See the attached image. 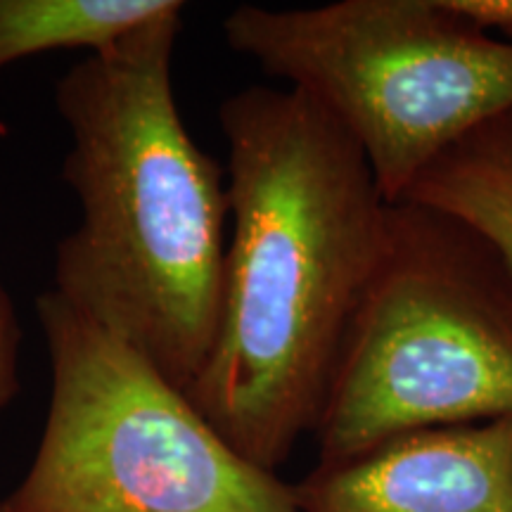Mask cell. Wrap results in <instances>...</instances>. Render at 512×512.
Wrapping results in <instances>:
<instances>
[{"instance_id": "6da1fadb", "label": "cell", "mask_w": 512, "mask_h": 512, "mask_svg": "<svg viewBox=\"0 0 512 512\" xmlns=\"http://www.w3.org/2000/svg\"><path fill=\"white\" fill-rule=\"evenodd\" d=\"M219 124L233 233L219 328L185 394L273 472L316 430L392 204L354 138L302 91L249 86L221 102Z\"/></svg>"}, {"instance_id": "7a4b0ae2", "label": "cell", "mask_w": 512, "mask_h": 512, "mask_svg": "<svg viewBox=\"0 0 512 512\" xmlns=\"http://www.w3.org/2000/svg\"><path fill=\"white\" fill-rule=\"evenodd\" d=\"M183 10L176 0L55 83L81 221L57 242L53 292L185 392L219 328L230 204L226 171L178 112Z\"/></svg>"}, {"instance_id": "3957f363", "label": "cell", "mask_w": 512, "mask_h": 512, "mask_svg": "<svg viewBox=\"0 0 512 512\" xmlns=\"http://www.w3.org/2000/svg\"><path fill=\"white\" fill-rule=\"evenodd\" d=\"M512 418V266L456 214L389 207L387 235L344 339L318 467L396 437Z\"/></svg>"}, {"instance_id": "277c9868", "label": "cell", "mask_w": 512, "mask_h": 512, "mask_svg": "<svg viewBox=\"0 0 512 512\" xmlns=\"http://www.w3.org/2000/svg\"><path fill=\"white\" fill-rule=\"evenodd\" d=\"M223 36L354 138L389 204L472 131L512 114V43L446 0L245 3L223 19Z\"/></svg>"}, {"instance_id": "5b68a950", "label": "cell", "mask_w": 512, "mask_h": 512, "mask_svg": "<svg viewBox=\"0 0 512 512\" xmlns=\"http://www.w3.org/2000/svg\"><path fill=\"white\" fill-rule=\"evenodd\" d=\"M43 437L0 512H299L294 486L240 456L188 394L53 290Z\"/></svg>"}, {"instance_id": "8992f818", "label": "cell", "mask_w": 512, "mask_h": 512, "mask_svg": "<svg viewBox=\"0 0 512 512\" xmlns=\"http://www.w3.org/2000/svg\"><path fill=\"white\" fill-rule=\"evenodd\" d=\"M294 494L299 512H512V418L403 434Z\"/></svg>"}, {"instance_id": "52a82bcc", "label": "cell", "mask_w": 512, "mask_h": 512, "mask_svg": "<svg viewBox=\"0 0 512 512\" xmlns=\"http://www.w3.org/2000/svg\"><path fill=\"white\" fill-rule=\"evenodd\" d=\"M406 200L456 214L494 242L512 266V114L479 126L444 152Z\"/></svg>"}, {"instance_id": "ba28073f", "label": "cell", "mask_w": 512, "mask_h": 512, "mask_svg": "<svg viewBox=\"0 0 512 512\" xmlns=\"http://www.w3.org/2000/svg\"><path fill=\"white\" fill-rule=\"evenodd\" d=\"M176 0H0V69L27 57L91 53L162 15Z\"/></svg>"}, {"instance_id": "9c48e42d", "label": "cell", "mask_w": 512, "mask_h": 512, "mask_svg": "<svg viewBox=\"0 0 512 512\" xmlns=\"http://www.w3.org/2000/svg\"><path fill=\"white\" fill-rule=\"evenodd\" d=\"M19 392V325L8 292L0 285V408Z\"/></svg>"}, {"instance_id": "30bf717a", "label": "cell", "mask_w": 512, "mask_h": 512, "mask_svg": "<svg viewBox=\"0 0 512 512\" xmlns=\"http://www.w3.org/2000/svg\"><path fill=\"white\" fill-rule=\"evenodd\" d=\"M446 3L486 34L512 43V0H446Z\"/></svg>"}]
</instances>
